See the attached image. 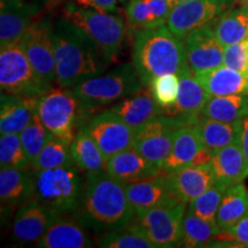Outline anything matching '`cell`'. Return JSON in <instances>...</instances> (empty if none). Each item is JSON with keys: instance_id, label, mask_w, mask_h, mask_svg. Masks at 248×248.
<instances>
[{"instance_id": "1", "label": "cell", "mask_w": 248, "mask_h": 248, "mask_svg": "<svg viewBox=\"0 0 248 248\" xmlns=\"http://www.w3.org/2000/svg\"><path fill=\"white\" fill-rule=\"evenodd\" d=\"M71 215L88 231L104 235L129 225L136 212L126 195L125 184L101 172L85 176L82 199Z\"/></svg>"}, {"instance_id": "2", "label": "cell", "mask_w": 248, "mask_h": 248, "mask_svg": "<svg viewBox=\"0 0 248 248\" xmlns=\"http://www.w3.org/2000/svg\"><path fill=\"white\" fill-rule=\"evenodd\" d=\"M57 84L73 88L79 82L100 75L108 62L88 36L62 16L53 23Z\"/></svg>"}, {"instance_id": "3", "label": "cell", "mask_w": 248, "mask_h": 248, "mask_svg": "<svg viewBox=\"0 0 248 248\" xmlns=\"http://www.w3.org/2000/svg\"><path fill=\"white\" fill-rule=\"evenodd\" d=\"M132 60L144 85L164 74H178L187 66L184 40L167 26L137 31Z\"/></svg>"}, {"instance_id": "4", "label": "cell", "mask_w": 248, "mask_h": 248, "mask_svg": "<svg viewBox=\"0 0 248 248\" xmlns=\"http://www.w3.org/2000/svg\"><path fill=\"white\" fill-rule=\"evenodd\" d=\"M75 161L58 168L33 170L32 200L64 215L78 207L84 190L85 177Z\"/></svg>"}, {"instance_id": "5", "label": "cell", "mask_w": 248, "mask_h": 248, "mask_svg": "<svg viewBox=\"0 0 248 248\" xmlns=\"http://www.w3.org/2000/svg\"><path fill=\"white\" fill-rule=\"evenodd\" d=\"M62 16L78 27L98 46L109 63L120 54L126 36V27L122 17L83 7L76 2L64 5Z\"/></svg>"}, {"instance_id": "6", "label": "cell", "mask_w": 248, "mask_h": 248, "mask_svg": "<svg viewBox=\"0 0 248 248\" xmlns=\"http://www.w3.org/2000/svg\"><path fill=\"white\" fill-rule=\"evenodd\" d=\"M144 88L133 64L125 63L102 76H94L73 86L71 92L82 109L91 110L108 106Z\"/></svg>"}, {"instance_id": "7", "label": "cell", "mask_w": 248, "mask_h": 248, "mask_svg": "<svg viewBox=\"0 0 248 248\" xmlns=\"http://www.w3.org/2000/svg\"><path fill=\"white\" fill-rule=\"evenodd\" d=\"M0 85L15 97L40 98L53 89L38 76L18 42L0 48Z\"/></svg>"}, {"instance_id": "8", "label": "cell", "mask_w": 248, "mask_h": 248, "mask_svg": "<svg viewBox=\"0 0 248 248\" xmlns=\"http://www.w3.org/2000/svg\"><path fill=\"white\" fill-rule=\"evenodd\" d=\"M79 101L73 92L52 89L39 98L37 114L49 133L71 145L78 122Z\"/></svg>"}, {"instance_id": "9", "label": "cell", "mask_w": 248, "mask_h": 248, "mask_svg": "<svg viewBox=\"0 0 248 248\" xmlns=\"http://www.w3.org/2000/svg\"><path fill=\"white\" fill-rule=\"evenodd\" d=\"M187 203L161 206L136 214L133 223L156 248L179 247Z\"/></svg>"}, {"instance_id": "10", "label": "cell", "mask_w": 248, "mask_h": 248, "mask_svg": "<svg viewBox=\"0 0 248 248\" xmlns=\"http://www.w3.org/2000/svg\"><path fill=\"white\" fill-rule=\"evenodd\" d=\"M233 4L234 0H186L172 7L167 27L184 39L194 30L218 20Z\"/></svg>"}, {"instance_id": "11", "label": "cell", "mask_w": 248, "mask_h": 248, "mask_svg": "<svg viewBox=\"0 0 248 248\" xmlns=\"http://www.w3.org/2000/svg\"><path fill=\"white\" fill-rule=\"evenodd\" d=\"M52 31V21L47 17L42 18L31 24L18 43L38 76L53 86L57 83V69Z\"/></svg>"}, {"instance_id": "12", "label": "cell", "mask_w": 248, "mask_h": 248, "mask_svg": "<svg viewBox=\"0 0 248 248\" xmlns=\"http://www.w3.org/2000/svg\"><path fill=\"white\" fill-rule=\"evenodd\" d=\"M80 129L97 142L107 159L133 147L136 132L122 117L110 109L97 114Z\"/></svg>"}, {"instance_id": "13", "label": "cell", "mask_w": 248, "mask_h": 248, "mask_svg": "<svg viewBox=\"0 0 248 248\" xmlns=\"http://www.w3.org/2000/svg\"><path fill=\"white\" fill-rule=\"evenodd\" d=\"M183 40L187 64L194 73L223 66L224 46L217 39L213 23L194 30Z\"/></svg>"}, {"instance_id": "14", "label": "cell", "mask_w": 248, "mask_h": 248, "mask_svg": "<svg viewBox=\"0 0 248 248\" xmlns=\"http://www.w3.org/2000/svg\"><path fill=\"white\" fill-rule=\"evenodd\" d=\"M214 153L203 145L192 124L176 130L171 152L163 162L162 171H172L187 166L212 163Z\"/></svg>"}, {"instance_id": "15", "label": "cell", "mask_w": 248, "mask_h": 248, "mask_svg": "<svg viewBox=\"0 0 248 248\" xmlns=\"http://www.w3.org/2000/svg\"><path fill=\"white\" fill-rule=\"evenodd\" d=\"M125 191L136 214L155 207L182 202L173 191L166 171L154 177L125 184Z\"/></svg>"}, {"instance_id": "16", "label": "cell", "mask_w": 248, "mask_h": 248, "mask_svg": "<svg viewBox=\"0 0 248 248\" xmlns=\"http://www.w3.org/2000/svg\"><path fill=\"white\" fill-rule=\"evenodd\" d=\"M61 215L36 200L23 204L15 214L12 235L18 243H37Z\"/></svg>"}, {"instance_id": "17", "label": "cell", "mask_w": 248, "mask_h": 248, "mask_svg": "<svg viewBox=\"0 0 248 248\" xmlns=\"http://www.w3.org/2000/svg\"><path fill=\"white\" fill-rule=\"evenodd\" d=\"M38 1L1 0L0 6V45L17 43L40 13Z\"/></svg>"}, {"instance_id": "18", "label": "cell", "mask_w": 248, "mask_h": 248, "mask_svg": "<svg viewBox=\"0 0 248 248\" xmlns=\"http://www.w3.org/2000/svg\"><path fill=\"white\" fill-rule=\"evenodd\" d=\"M178 77L179 91L177 101L167 115L181 117L188 124H193L202 114L204 105L210 95L188 64L179 71Z\"/></svg>"}, {"instance_id": "19", "label": "cell", "mask_w": 248, "mask_h": 248, "mask_svg": "<svg viewBox=\"0 0 248 248\" xmlns=\"http://www.w3.org/2000/svg\"><path fill=\"white\" fill-rule=\"evenodd\" d=\"M106 171L123 184H129L154 177L162 172V169L131 147L107 159Z\"/></svg>"}, {"instance_id": "20", "label": "cell", "mask_w": 248, "mask_h": 248, "mask_svg": "<svg viewBox=\"0 0 248 248\" xmlns=\"http://www.w3.org/2000/svg\"><path fill=\"white\" fill-rule=\"evenodd\" d=\"M166 172L178 199L187 204L216 182L212 164L187 166Z\"/></svg>"}, {"instance_id": "21", "label": "cell", "mask_w": 248, "mask_h": 248, "mask_svg": "<svg viewBox=\"0 0 248 248\" xmlns=\"http://www.w3.org/2000/svg\"><path fill=\"white\" fill-rule=\"evenodd\" d=\"M109 109L122 117L135 132L155 116L163 114L151 90L144 88L114 104Z\"/></svg>"}, {"instance_id": "22", "label": "cell", "mask_w": 248, "mask_h": 248, "mask_svg": "<svg viewBox=\"0 0 248 248\" xmlns=\"http://www.w3.org/2000/svg\"><path fill=\"white\" fill-rule=\"evenodd\" d=\"M40 248H86L92 247L88 230L75 217H59L53 225L36 243Z\"/></svg>"}, {"instance_id": "23", "label": "cell", "mask_w": 248, "mask_h": 248, "mask_svg": "<svg viewBox=\"0 0 248 248\" xmlns=\"http://www.w3.org/2000/svg\"><path fill=\"white\" fill-rule=\"evenodd\" d=\"M39 98L15 97L1 93V109H0V132L18 133L27 128L37 114Z\"/></svg>"}, {"instance_id": "24", "label": "cell", "mask_w": 248, "mask_h": 248, "mask_svg": "<svg viewBox=\"0 0 248 248\" xmlns=\"http://www.w3.org/2000/svg\"><path fill=\"white\" fill-rule=\"evenodd\" d=\"M195 74L210 97L248 94V73L238 71L223 64Z\"/></svg>"}, {"instance_id": "25", "label": "cell", "mask_w": 248, "mask_h": 248, "mask_svg": "<svg viewBox=\"0 0 248 248\" xmlns=\"http://www.w3.org/2000/svg\"><path fill=\"white\" fill-rule=\"evenodd\" d=\"M171 9L168 0H130L125 15L130 28L140 31L167 26Z\"/></svg>"}, {"instance_id": "26", "label": "cell", "mask_w": 248, "mask_h": 248, "mask_svg": "<svg viewBox=\"0 0 248 248\" xmlns=\"http://www.w3.org/2000/svg\"><path fill=\"white\" fill-rule=\"evenodd\" d=\"M210 164L216 181L226 186L243 183L248 176V162L239 142L216 152Z\"/></svg>"}, {"instance_id": "27", "label": "cell", "mask_w": 248, "mask_h": 248, "mask_svg": "<svg viewBox=\"0 0 248 248\" xmlns=\"http://www.w3.org/2000/svg\"><path fill=\"white\" fill-rule=\"evenodd\" d=\"M33 175L27 169L1 168L0 198L2 206L22 207L32 200Z\"/></svg>"}, {"instance_id": "28", "label": "cell", "mask_w": 248, "mask_h": 248, "mask_svg": "<svg viewBox=\"0 0 248 248\" xmlns=\"http://www.w3.org/2000/svg\"><path fill=\"white\" fill-rule=\"evenodd\" d=\"M201 141L214 154L229 145L239 141L240 122L228 123L200 115L192 124Z\"/></svg>"}, {"instance_id": "29", "label": "cell", "mask_w": 248, "mask_h": 248, "mask_svg": "<svg viewBox=\"0 0 248 248\" xmlns=\"http://www.w3.org/2000/svg\"><path fill=\"white\" fill-rule=\"evenodd\" d=\"M70 154L75 163L86 175L107 172V157L97 142L88 133L79 129L70 145Z\"/></svg>"}, {"instance_id": "30", "label": "cell", "mask_w": 248, "mask_h": 248, "mask_svg": "<svg viewBox=\"0 0 248 248\" xmlns=\"http://www.w3.org/2000/svg\"><path fill=\"white\" fill-rule=\"evenodd\" d=\"M248 214V190L243 183L229 186L223 194L216 215L222 232L228 231Z\"/></svg>"}, {"instance_id": "31", "label": "cell", "mask_w": 248, "mask_h": 248, "mask_svg": "<svg viewBox=\"0 0 248 248\" xmlns=\"http://www.w3.org/2000/svg\"><path fill=\"white\" fill-rule=\"evenodd\" d=\"M222 233L217 223L201 218L191 212H186L183 221L181 246L185 248L209 247Z\"/></svg>"}, {"instance_id": "32", "label": "cell", "mask_w": 248, "mask_h": 248, "mask_svg": "<svg viewBox=\"0 0 248 248\" xmlns=\"http://www.w3.org/2000/svg\"><path fill=\"white\" fill-rule=\"evenodd\" d=\"M248 114V94L210 97L201 115L222 122L234 123Z\"/></svg>"}, {"instance_id": "33", "label": "cell", "mask_w": 248, "mask_h": 248, "mask_svg": "<svg viewBox=\"0 0 248 248\" xmlns=\"http://www.w3.org/2000/svg\"><path fill=\"white\" fill-rule=\"evenodd\" d=\"M213 28L224 47L248 40V11L243 7H232L213 23Z\"/></svg>"}, {"instance_id": "34", "label": "cell", "mask_w": 248, "mask_h": 248, "mask_svg": "<svg viewBox=\"0 0 248 248\" xmlns=\"http://www.w3.org/2000/svg\"><path fill=\"white\" fill-rule=\"evenodd\" d=\"M175 131H169L157 135H151L146 137L135 138L133 148L146 157L152 163L156 164L162 169L163 162L171 152Z\"/></svg>"}, {"instance_id": "35", "label": "cell", "mask_w": 248, "mask_h": 248, "mask_svg": "<svg viewBox=\"0 0 248 248\" xmlns=\"http://www.w3.org/2000/svg\"><path fill=\"white\" fill-rule=\"evenodd\" d=\"M98 246L102 248H156L133 222L125 228L101 235L98 240Z\"/></svg>"}, {"instance_id": "36", "label": "cell", "mask_w": 248, "mask_h": 248, "mask_svg": "<svg viewBox=\"0 0 248 248\" xmlns=\"http://www.w3.org/2000/svg\"><path fill=\"white\" fill-rule=\"evenodd\" d=\"M73 157L70 154V145L57 136L49 133L47 141L45 142L44 147L40 151L31 169L44 170L58 168L69 163Z\"/></svg>"}, {"instance_id": "37", "label": "cell", "mask_w": 248, "mask_h": 248, "mask_svg": "<svg viewBox=\"0 0 248 248\" xmlns=\"http://www.w3.org/2000/svg\"><path fill=\"white\" fill-rule=\"evenodd\" d=\"M228 187L229 186L216 181L215 184L210 186L208 190L188 202L187 210L200 216L201 218L216 223L217 210H218L223 194Z\"/></svg>"}, {"instance_id": "38", "label": "cell", "mask_w": 248, "mask_h": 248, "mask_svg": "<svg viewBox=\"0 0 248 248\" xmlns=\"http://www.w3.org/2000/svg\"><path fill=\"white\" fill-rule=\"evenodd\" d=\"M152 94L161 107L163 114L171 110L176 105L179 91V77L178 74H164L157 76L147 85Z\"/></svg>"}, {"instance_id": "39", "label": "cell", "mask_w": 248, "mask_h": 248, "mask_svg": "<svg viewBox=\"0 0 248 248\" xmlns=\"http://www.w3.org/2000/svg\"><path fill=\"white\" fill-rule=\"evenodd\" d=\"M0 167L29 169L31 164L24 152L18 133L1 135L0 138Z\"/></svg>"}, {"instance_id": "40", "label": "cell", "mask_w": 248, "mask_h": 248, "mask_svg": "<svg viewBox=\"0 0 248 248\" xmlns=\"http://www.w3.org/2000/svg\"><path fill=\"white\" fill-rule=\"evenodd\" d=\"M49 136L48 130L46 129L44 123L42 122L38 114L33 116L31 122L28 124V126L20 133L21 141H22V146L26 152L28 160L32 167L33 162L38 156L40 151L44 147L45 142L47 141Z\"/></svg>"}, {"instance_id": "41", "label": "cell", "mask_w": 248, "mask_h": 248, "mask_svg": "<svg viewBox=\"0 0 248 248\" xmlns=\"http://www.w3.org/2000/svg\"><path fill=\"white\" fill-rule=\"evenodd\" d=\"M223 64L238 71L248 73V40L225 46Z\"/></svg>"}, {"instance_id": "42", "label": "cell", "mask_w": 248, "mask_h": 248, "mask_svg": "<svg viewBox=\"0 0 248 248\" xmlns=\"http://www.w3.org/2000/svg\"><path fill=\"white\" fill-rule=\"evenodd\" d=\"M221 235L224 237V239L235 241L241 247H248V214L240 218L228 231L222 232Z\"/></svg>"}, {"instance_id": "43", "label": "cell", "mask_w": 248, "mask_h": 248, "mask_svg": "<svg viewBox=\"0 0 248 248\" xmlns=\"http://www.w3.org/2000/svg\"><path fill=\"white\" fill-rule=\"evenodd\" d=\"M125 0H75L76 4L83 7L93 8L105 13H115Z\"/></svg>"}, {"instance_id": "44", "label": "cell", "mask_w": 248, "mask_h": 248, "mask_svg": "<svg viewBox=\"0 0 248 248\" xmlns=\"http://www.w3.org/2000/svg\"><path fill=\"white\" fill-rule=\"evenodd\" d=\"M240 136H239V145L243 150L245 156H246L248 162V114H246L240 121Z\"/></svg>"}, {"instance_id": "45", "label": "cell", "mask_w": 248, "mask_h": 248, "mask_svg": "<svg viewBox=\"0 0 248 248\" xmlns=\"http://www.w3.org/2000/svg\"><path fill=\"white\" fill-rule=\"evenodd\" d=\"M238 4L240 5V7H243L244 9L248 11V0H237Z\"/></svg>"}, {"instance_id": "46", "label": "cell", "mask_w": 248, "mask_h": 248, "mask_svg": "<svg viewBox=\"0 0 248 248\" xmlns=\"http://www.w3.org/2000/svg\"><path fill=\"white\" fill-rule=\"evenodd\" d=\"M168 1H169V4L171 5V7H175L176 5H178V4H182V2L186 1V0H168Z\"/></svg>"}, {"instance_id": "47", "label": "cell", "mask_w": 248, "mask_h": 248, "mask_svg": "<svg viewBox=\"0 0 248 248\" xmlns=\"http://www.w3.org/2000/svg\"><path fill=\"white\" fill-rule=\"evenodd\" d=\"M31 1H42V0H31Z\"/></svg>"}]
</instances>
